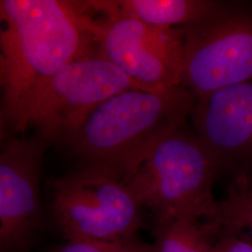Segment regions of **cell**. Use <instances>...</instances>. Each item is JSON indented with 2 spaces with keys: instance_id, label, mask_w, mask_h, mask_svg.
<instances>
[{
  "instance_id": "cell-12",
  "label": "cell",
  "mask_w": 252,
  "mask_h": 252,
  "mask_svg": "<svg viewBox=\"0 0 252 252\" xmlns=\"http://www.w3.org/2000/svg\"><path fill=\"white\" fill-rule=\"evenodd\" d=\"M217 234L221 229L238 231L250 229L252 232V189L244 181H238L222 201H217L212 215L207 219Z\"/></svg>"
},
{
  "instance_id": "cell-13",
  "label": "cell",
  "mask_w": 252,
  "mask_h": 252,
  "mask_svg": "<svg viewBox=\"0 0 252 252\" xmlns=\"http://www.w3.org/2000/svg\"><path fill=\"white\" fill-rule=\"evenodd\" d=\"M51 252H155L153 244L138 237L120 240H66Z\"/></svg>"
},
{
  "instance_id": "cell-6",
  "label": "cell",
  "mask_w": 252,
  "mask_h": 252,
  "mask_svg": "<svg viewBox=\"0 0 252 252\" xmlns=\"http://www.w3.org/2000/svg\"><path fill=\"white\" fill-rule=\"evenodd\" d=\"M94 19L96 50L141 90L158 92L181 85L183 36L180 27H158L127 17L108 0L87 1Z\"/></svg>"
},
{
  "instance_id": "cell-8",
  "label": "cell",
  "mask_w": 252,
  "mask_h": 252,
  "mask_svg": "<svg viewBox=\"0 0 252 252\" xmlns=\"http://www.w3.org/2000/svg\"><path fill=\"white\" fill-rule=\"evenodd\" d=\"M48 143L5 137L0 152V252H27L41 226L40 176Z\"/></svg>"
},
{
  "instance_id": "cell-10",
  "label": "cell",
  "mask_w": 252,
  "mask_h": 252,
  "mask_svg": "<svg viewBox=\"0 0 252 252\" xmlns=\"http://www.w3.org/2000/svg\"><path fill=\"white\" fill-rule=\"evenodd\" d=\"M119 13L158 27H184L207 18L224 6L208 0H108Z\"/></svg>"
},
{
  "instance_id": "cell-11",
  "label": "cell",
  "mask_w": 252,
  "mask_h": 252,
  "mask_svg": "<svg viewBox=\"0 0 252 252\" xmlns=\"http://www.w3.org/2000/svg\"><path fill=\"white\" fill-rule=\"evenodd\" d=\"M155 252H217L216 232L206 219L177 218L153 222Z\"/></svg>"
},
{
  "instance_id": "cell-4",
  "label": "cell",
  "mask_w": 252,
  "mask_h": 252,
  "mask_svg": "<svg viewBox=\"0 0 252 252\" xmlns=\"http://www.w3.org/2000/svg\"><path fill=\"white\" fill-rule=\"evenodd\" d=\"M52 216L64 240L137 237L144 207L126 180L108 169L81 166L52 183Z\"/></svg>"
},
{
  "instance_id": "cell-14",
  "label": "cell",
  "mask_w": 252,
  "mask_h": 252,
  "mask_svg": "<svg viewBox=\"0 0 252 252\" xmlns=\"http://www.w3.org/2000/svg\"><path fill=\"white\" fill-rule=\"evenodd\" d=\"M215 246L217 252H252V242L235 235L226 234L217 241Z\"/></svg>"
},
{
  "instance_id": "cell-3",
  "label": "cell",
  "mask_w": 252,
  "mask_h": 252,
  "mask_svg": "<svg viewBox=\"0 0 252 252\" xmlns=\"http://www.w3.org/2000/svg\"><path fill=\"white\" fill-rule=\"evenodd\" d=\"M220 171L198 137L180 129L155 145L126 182L153 222L208 219L216 206L212 189Z\"/></svg>"
},
{
  "instance_id": "cell-1",
  "label": "cell",
  "mask_w": 252,
  "mask_h": 252,
  "mask_svg": "<svg viewBox=\"0 0 252 252\" xmlns=\"http://www.w3.org/2000/svg\"><path fill=\"white\" fill-rule=\"evenodd\" d=\"M0 123L17 135L32 100L66 64L95 48L86 1H0Z\"/></svg>"
},
{
  "instance_id": "cell-5",
  "label": "cell",
  "mask_w": 252,
  "mask_h": 252,
  "mask_svg": "<svg viewBox=\"0 0 252 252\" xmlns=\"http://www.w3.org/2000/svg\"><path fill=\"white\" fill-rule=\"evenodd\" d=\"M139 89L96 47L66 64L32 100L18 134L34 127L48 144L66 145L82 122L103 102L125 91Z\"/></svg>"
},
{
  "instance_id": "cell-9",
  "label": "cell",
  "mask_w": 252,
  "mask_h": 252,
  "mask_svg": "<svg viewBox=\"0 0 252 252\" xmlns=\"http://www.w3.org/2000/svg\"><path fill=\"white\" fill-rule=\"evenodd\" d=\"M197 137L220 170L252 154V81L219 89L192 110Z\"/></svg>"
},
{
  "instance_id": "cell-7",
  "label": "cell",
  "mask_w": 252,
  "mask_h": 252,
  "mask_svg": "<svg viewBox=\"0 0 252 252\" xmlns=\"http://www.w3.org/2000/svg\"><path fill=\"white\" fill-rule=\"evenodd\" d=\"M182 83L195 100L252 79V19L224 8L180 27Z\"/></svg>"
},
{
  "instance_id": "cell-2",
  "label": "cell",
  "mask_w": 252,
  "mask_h": 252,
  "mask_svg": "<svg viewBox=\"0 0 252 252\" xmlns=\"http://www.w3.org/2000/svg\"><path fill=\"white\" fill-rule=\"evenodd\" d=\"M195 102L183 85L122 92L95 108L66 146L82 166L115 172L126 181L155 145L182 128Z\"/></svg>"
}]
</instances>
